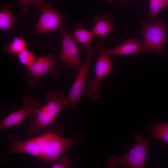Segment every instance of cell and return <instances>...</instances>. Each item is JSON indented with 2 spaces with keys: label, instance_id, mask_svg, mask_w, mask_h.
Listing matches in <instances>:
<instances>
[{
  "label": "cell",
  "instance_id": "obj_8",
  "mask_svg": "<svg viewBox=\"0 0 168 168\" xmlns=\"http://www.w3.org/2000/svg\"><path fill=\"white\" fill-rule=\"evenodd\" d=\"M22 107L8 114L1 120L0 129L3 130L20 126L23 120L27 116L32 118L35 115L40 105V102L35 98L28 95L22 101Z\"/></svg>",
  "mask_w": 168,
  "mask_h": 168
},
{
  "label": "cell",
  "instance_id": "obj_12",
  "mask_svg": "<svg viewBox=\"0 0 168 168\" xmlns=\"http://www.w3.org/2000/svg\"><path fill=\"white\" fill-rule=\"evenodd\" d=\"M143 51L142 44L136 39L126 40L122 44L111 49H107L110 55H128L141 53Z\"/></svg>",
  "mask_w": 168,
  "mask_h": 168
},
{
  "label": "cell",
  "instance_id": "obj_21",
  "mask_svg": "<svg viewBox=\"0 0 168 168\" xmlns=\"http://www.w3.org/2000/svg\"><path fill=\"white\" fill-rule=\"evenodd\" d=\"M166 7H168V0H165Z\"/></svg>",
  "mask_w": 168,
  "mask_h": 168
},
{
  "label": "cell",
  "instance_id": "obj_9",
  "mask_svg": "<svg viewBox=\"0 0 168 168\" xmlns=\"http://www.w3.org/2000/svg\"><path fill=\"white\" fill-rule=\"evenodd\" d=\"M59 29L62 38V49L60 60L71 68L73 75L76 76L82 66L78 48L72 35L64 26H61Z\"/></svg>",
  "mask_w": 168,
  "mask_h": 168
},
{
  "label": "cell",
  "instance_id": "obj_14",
  "mask_svg": "<svg viewBox=\"0 0 168 168\" xmlns=\"http://www.w3.org/2000/svg\"><path fill=\"white\" fill-rule=\"evenodd\" d=\"M93 35L92 31L83 29L79 25L76 28L74 32L72 34L74 40L84 46L86 51L92 46Z\"/></svg>",
  "mask_w": 168,
  "mask_h": 168
},
{
  "label": "cell",
  "instance_id": "obj_5",
  "mask_svg": "<svg viewBox=\"0 0 168 168\" xmlns=\"http://www.w3.org/2000/svg\"><path fill=\"white\" fill-rule=\"evenodd\" d=\"M100 55L96 63L95 75L90 78L85 87L86 97L96 100L102 95L99 89V85L103 79L112 71V66L109 55L103 43L98 44Z\"/></svg>",
  "mask_w": 168,
  "mask_h": 168
},
{
  "label": "cell",
  "instance_id": "obj_22",
  "mask_svg": "<svg viewBox=\"0 0 168 168\" xmlns=\"http://www.w3.org/2000/svg\"><path fill=\"white\" fill-rule=\"evenodd\" d=\"M115 0H118L119 1H121V0H107L109 2H111L113 1H115Z\"/></svg>",
  "mask_w": 168,
  "mask_h": 168
},
{
  "label": "cell",
  "instance_id": "obj_3",
  "mask_svg": "<svg viewBox=\"0 0 168 168\" xmlns=\"http://www.w3.org/2000/svg\"><path fill=\"white\" fill-rule=\"evenodd\" d=\"M135 143L131 149L121 157L118 158L111 155L106 161L105 166L108 168H143L150 148L149 139L142 136L139 133H135Z\"/></svg>",
  "mask_w": 168,
  "mask_h": 168
},
{
  "label": "cell",
  "instance_id": "obj_17",
  "mask_svg": "<svg viewBox=\"0 0 168 168\" xmlns=\"http://www.w3.org/2000/svg\"><path fill=\"white\" fill-rule=\"evenodd\" d=\"M150 12L148 20H154L161 10L166 7L165 0H149Z\"/></svg>",
  "mask_w": 168,
  "mask_h": 168
},
{
  "label": "cell",
  "instance_id": "obj_7",
  "mask_svg": "<svg viewBox=\"0 0 168 168\" xmlns=\"http://www.w3.org/2000/svg\"><path fill=\"white\" fill-rule=\"evenodd\" d=\"M86 51L85 60L76 76L68 96L66 97L63 103L62 109L77 107L79 100L83 94L91 61L96 52L95 49L93 46Z\"/></svg>",
  "mask_w": 168,
  "mask_h": 168
},
{
  "label": "cell",
  "instance_id": "obj_11",
  "mask_svg": "<svg viewBox=\"0 0 168 168\" xmlns=\"http://www.w3.org/2000/svg\"><path fill=\"white\" fill-rule=\"evenodd\" d=\"M113 16L106 12H103L94 18L95 25L92 30L94 35L104 38L110 32L113 31L115 27L111 20Z\"/></svg>",
  "mask_w": 168,
  "mask_h": 168
},
{
  "label": "cell",
  "instance_id": "obj_20",
  "mask_svg": "<svg viewBox=\"0 0 168 168\" xmlns=\"http://www.w3.org/2000/svg\"><path fill=\"white\" fill-rule=\"evenodd\" d=\"M22 8V12L26 13L27 11V6L30 4H33L38 8L44 2V0H20Z\"/></svg>",
  "mask_w": 168,
  "mask_h": 168
},
{
  "label": "cell",
  "instance_id": "obj_16",
  "mask_svg": "<svg viewBox=\"0 0 168 168\" xmlns=\"http://www.w3.org/2000/svg\"><path fill=\"white\" fill-rule=\"evenodd\" d=\"M149 129L152 138H158L168 143V123L152 124Z\"/></svg>",
  "mask_w": 168,
  "mask_h": 168
},
{
  "label": "cell",
  "instance_id": "obj_2",
  "mask_svg": "<svg viewBox=\"0 0 168 168\" xmlns=\"http://www.w3.org/2000/svg\"><path fill=\"white\" fill-rule=\"evenodd\" d=\"M66 97L62 90L50 91L46 94V104L39 109L30 121L28 131L29 135L34 136L51 124L62 109Z\"/></svg>",
  "mask_w": 168,
  "mask_h": 168
},
{
  "label": "cell",
  "instance_id": "obj_1",
  "mask_svg": "<svg viewBox=\"0 0 168 168\" xmlns=\"http://www.w3.org/2000/svg\"><path fill=\"white\" fill-rule=\"evenodd\" d=\"M76 143L73 139L62 137L53 132L23 141L15 135L7 139L8 155L24 153L35 156L45 162L53 164L58 157Z\"/></svg>",
  "mask_w": 168,
  "mask_h": 168
},
{
  "label": "cell",
  "instance_id": "obj_10",
  "mask_svg": "<svg viewBox=\"0 0 168 168\" xmlns=\"http://www.w3.org/2000/svg\"><path fill=\"white\" fill-rule=\"evenodd\" d=\"M38 8L40 15L35 28L36 33L49 34L59 29L64 17L63 14L53 10L50 4L45 2Z\"/></svg>",
  "mask_w": 168,
  "mask_h": 168
},
{
  "label": "cell",
  "instance_id": "obj_18",
  "mask_svg": "<svg viewBox=\"0 0 168 168\" xmlns=\"http://www.w3.org/2000/svg\"><path fill=\"white\" fill-rule=\"evenodd\" d=\"M20 63L29 68L37 59V57L31 51L26 49L17 56Z\"/></svg>",
  "mask_w": 168,
  "mask_h": 168
},
{
  "label": "cell",
  "instance_id": "obj_19",
  "mask_svg": "<svg viewBox=\"0 0 168 168\" xmlns=\"http://www.w3.org/2000/svg\"><path fill=\"white\" fill-rule=\"evenodd\" d=\"M52 165V168H70L72 167L71 162L69 157L62 155Z\"/></svg>",
  "mask_w": 168,
  "mask_h": 168
},
{
  "label": "cell",
  "instance_id": "obj_15",
  "mask_svg": "<svg viewBox=\"0 0 168 168\" xmlns=\"http://www.w3.org/2000/svg\"><path fill=\"white\" fill-rule=\"evenodd\" d=\"M27 47L26 41L22 38L16 36L14 37L11 42L6 44L4 49L9 54L17 56L22 51L27 49Z\"/></svg>",
  "mask_w": 168,
  "mask_h": 168
},
{
  "label": "cell",
  "instance_id": "obj_13",
  "mask_svg": "<svg viewBox=\"0 0 168 168\" xmlns=\"http://www.w3.org/2000/svg\"><path fill=\"white\" fill-rule=\"evenodd\" d=\"M12 5L7 3H3L0 11V29L9 30L13 28V24L17 19L12 13Z\"/></svg>",
  "mask_w": 168,
  "mask_h": 168
},
{
  "label": "cell",
  "instance_id": "obj_6",
  "mask_svg": "<svg viewBox=\"0 0 168 168\" xmlns=\"http://www.w3.org/2000/svg\"><path fill=\"white\" fill-rule=\"evenodd\" d=\"M57 57L54 54H48L37 58L32 66L26 72L30 77L27 84L30 87H34L39 80L45 76L49 74L56 77L62 72L61 68L56 64Z\"/></svg>",
  "mask_w": 168,
  "mask_h": 168
},
{
  "label": "cell",
  "instance_id": "obj_4",
  "mask_svg": "<svg viewBox=\"0 0 168 168\" xmlns=\"http://www.w3.org/2000/svg\"><path fill=\"white\" fill-rule=\"evenodd\" d=\"M167 26V24L161 19L152 23L147 21L142 23L140 32L143 36L142 47L145 52L164 53Z\"/></svg>",
  "mask_w": 168,
  "mask_h": 168
}]
</instances>
